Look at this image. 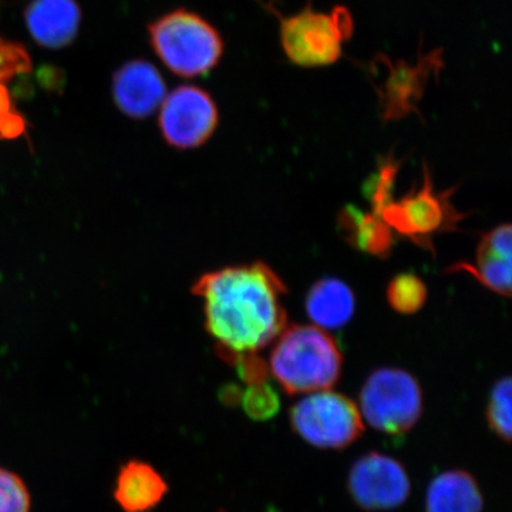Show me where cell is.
Segmentation results:
<instances>
[{
  "instance_id": "6da1fadb",
  "label": "cell",
  "mask_w": 512,
  "mask_h": 512,
  "mask_svg": "<svg viewBox=\"0 0 512 512\" xmlns=\"http://www.w3.org/2000/svg\"><path fill=\"white\" fill-rule=\"evenodd\" d=\"M192 291L204 301L205 328L232 365L256 356L285 330L288 289L264 262L202 275Z\"/></svg>"
},
{
  "instance_id": "7a4b0ae2",
  "label": "cell",
  "mask_w": 512,
  "mask_h": 512,
  "mask_svg": "<svg viewBox=\"0 0 512 512\" xmlns=\"http://www.w3.org/2000/svg\"><path fill=\"white\" fill-rule=\"evenodd\" d=\"M269 370L288 394L322 392L335 386L343 356L335 339L318 326H292L276 339Z\"/></svg>"
},
{
  "instance_id": "3957f363",
  "label": "cell",
  "mask_w": 512,
  "mask_h": 512,
  "mask_svg": "<svg viewBox=\"0 0 512 512\" xmlns=\"http://www.w3.org/2000/svg\"><path fill=\"white\" fill-rule=\"evenodd\" d=\"M150 42L165 66L183 77L210 73L224 55V40L197 13L174 10L151 23Z\"/></svg>"
},
{
  "instance_id": "277c9868",
  "label": "cell",
  "mask_w": 512,
  "mask_h": 512,
  "mask_svg": "<svg viewBox=\"0 0 512 512\" xmlns=\"http://www.w3.org/2000/svg\"><path fill=\"white\" fill-rule=\"evenodd\" d=\"M352 35L353 18L343 6L330 13L306 6L281 23V45L286 57L296 66L308 69L338 62L343 45Z\"/></svg>"
},
{
  "instance_id": "5b68a950",
  "label": "cell",
  "mask_w": 512,
  "mask_h": 512,
  "mask_svg": "<svg viewBox=\"0 0 512 512\" xmlns=\"http://www.w3.org/2000/svg\"><path fill=\"white\" fill-rule=\"evenodd\" d=\"M360 410L373 429L386 434L406 433L423 412L420 384L402 369L376 370L360 392Z\"/></svg>"
},
{
  "instance_id": "8992f818",
  "label": "cell",
  "mask_w": 512,
  "mask_h": 512,
  "mask_svg": "<svg viewBox=\"0 0 512 512\" xmlns=\"http://www.w3.org/2000/svg\"><path fill=\"white\" fill-rule=\"evenodd\" d=\"M293 429L312 446L348 447L363 433L362 414L343 394L322 390L308 394L292 407Z\"/></svg>"
},
{
  "instance_id": "52a82bcc",
  "label": "cell",
  "mask_w": 512,
  "mask_h": 512,
  "mask_svg": "<svg viewBox=\"0 0 512 512\" xmlns=\"http://www.w3.org/2000/svg\"><path fill=\"white\" fill-rule=\"evenodd\" d=\"M450 192H437L429 170L419 190H413L400 201H392L379 217L392 231L410 239L421 248L433 249L434 235L456 228L464 215L458 214L450 201Z\"/></svg>"
},
{
  "instance_id": "ba28073f",
  "label": "cell",
  "mask_w": 512,
  "mask_h": 512,
  "mask_svg": "<svg viewBox=\"0 0 512 512\" xmlns=\"http://www.w3.org/2000/svg\"><path fill=\"white\" fill-rule=\"evenodd\" d=\"M217 126V106L210 94L200 87H177L161 104L160 127L171 146L200 147Z\"/></svg>"
},
{
  "instance_id": "9c48e42d",
  "label": "cell",
  "mask_w": 512,
  "mask_h": 512,
  "mask_svg": "<svg viewBox=\"0 0 512 512\" xmlns=\"http://www.w3.org/2000/svg\"><path fill=\"white\" fill-rule=\"evenodd\" d=\"M349 491L369 511L394 510L407 500L410 480L399 461L379 453L366 454L353 464Z\"/></svg>"
},
{
  "instance_id": "30bf717a",
  "label": "cell",
  "mask_w": 512,
  "mask_h": 512,
  "mask_svg": "<svg viewBox=\"0 0 512 512\" xmlns=\"http://www.w3.org/2000/svg\"><path fill=\"white\" fill-rule=\"evenodd\" d=\"M113 96L124 114L133 119H146L163 104L167 87L154 64L130 60L114 73Z\"/></svg>"
},
{
  "instance_id": "8fae6325",
  "label": "cell",
  "mask_w": 512,
  "mask_h": 512,
  "mask_svg": "<svg viewBox=\"0 0 512 512\" xmlns=\"http://www.w3.org/2000/svg\"><path fill=\"white\" fill-rule=\"evenodd\" d=\"M25 22L37 45L63 49L79 33L82 9L76 0H32L25 9Z\"/></svg>"
},
{
  "instance_id": "7c38bea8",
  "label": "cell",
  "mask_w": 512,
  "mask_h": 512,
  "mask_svg": "<svg viewBox=\"0 0 512 512\" xmlns=\"http://www.w3.org/2000/svg\"><path fill=\"white\" fill-rule=\"evenodd\" d=\"M168 487L156 468L144 461H128L117 477L114 498L126 512H148L157 507Z\"/></svg>"
},
{
  "instance_id": "4fadbf2b",
  "label": "cell",
  "mask_w": 512,
  "mask_h": 512,
  "mask_svg": "<svg viewBox=\"0 0 512 512\" xmlns=\"http://www.w3.org/2000/svg\"><path fill=\"white\" fill-rule=\"evenodd\" d=\"M356 301L352 289L335 278L320 279L306 298V312L318 328H343L355 315Z\"/></svg>"
},
{
  "instance_id": "5bb4252c",
  "label": "cell",
  "mask_w": 512,
  "mask_h": 512,
  "mask_svg": "<svg viewBox=\"0 0 512 512\" xmlns=\"http://www.w3.org/2000/svg\"><path fill=\"white\" fill-rule=\"evenodd\" d=\"M483 507L480 488L466 471H446L434 478L427 490V512H481Z\"/></svg>"
},
{
  "instance_id": "9a60e30c",
  "label": "cell",
  "mask_w": 512,
  "mask_h": 512,
  "mask_svg": "<svg viewBox=\"0 0 512 512\" xmlns=\"http://www.w3.org/2000/svg\"><path fill=\"white\" fill-rule=\"evenodd\" d=\"M338 225L342 237L357 251L379 258H387L393 248V231L376 214H367L348 205L339 214Z\"/></svg>"
},
{
  "instance_id": "2e32d148",
  "label": "cell",
  "mask_w": 512,
  "mask_h": 512,
  "mask_svg": "<svg viewBox=\"0 0 512 512\" xmlns=\"http://www.w3.org/2000/svg\"><path fill=\"white\" fill-rule=\"evenodd\" d=\"M429 69L430 66L423 69L421 63L419 67H393L383 96L387 120L399 119L414 110L427 83Z\"/></svg>"
},
{
  "instance_id": "e0dca14e",
  "label": "cell",
  "mask_w": 512,
  "mask_h": 512,
  "mask_svg": "<svg viewBox=\"0 0 512 512\" xmlns=\"http://www.w3.org/2000/svg\"><path fill=\"white\" fill-rule=\"evenodd\" d=\"M511 262V259H503L483 251V249H477L476 264L460 262V264L454 265L450 271L466 272V274L474 276L485 288L508 298L511 295L512 285Z\"/></svg>"
},
{
  "instance_id": "ac0fdd59",
  "label": "cell",
  "mask_w": 512,
  "mask_h": 512,
  "mask_svg": "<svg viewBox=\"0 0 512 512\" xmlns=\"http://www.w3.org/2000/svg\"><path fill=\"white\" fill-rule=\"evenodd\" d=\"M427 299V288L419 276L397 275L387 288V301L394 311L412 315L423 308Z\"/></svg>"
},
{
  "instance_id": "d6986e66",
  "label": "cell",
  "mask_w": 512,
  "mask_h": 512,
  "mask_svg": "<svg viewBox=\"0 0 512 512\" xmlns=\"http://www.w3.org/2000/svg\"><path fill=\"white\" fill-rule=\"evenodd\" d=\"M399 168L400 163L397 158L393 156L383 158L377 165L375 173L366 181L365 197L372 204L373 214L380 215V212L393 201V188Z\"/></svg>"
},
{
  "instance_id": "ffe728a7",
  "label": "cell",
  "mask_w": 512,
  "mask_h": 512,
  "mask_svg": "<svg viewBox=\"0 0 512 512\" xmlns=\"http://www.w3.org/2000/svg\"><path fill=\"white\" fill-rule=\"evenodd\" d=\"M511 389L510 377L498 380L490 394L487 409V419L491 430L505 443L511 441Z\"/></svg>"
},
{
  "instance_id": "44dd1931",
  "label": "cell",
  "mask_w": 512,
  "mask_h": 512,
  "mask_svg": "<svg viewBox=\"0 0 512 512\" xmlns=\"http://www.w3.org/2000/svg\"><path fill=\"white\" fill-rule=\"evenodd\" d=\"M242 406L249 417L264 421L278 413L279 397L268 380L252 383L242 396Z\"/></svg>"
},
{
  "instance_id": "7402d4cb",
  "label": "cell",
  "mask_w": 512,
  "mask_h": 512,
  "mask_svg": "<svg viewBox=\"0 0 512 512\" xmlns=\"http://www.w3.org/2000/svg\"><path fill=\"white\" fill-rule=\"evenodd\" d=\"M30 494L22 478L0 467V512H30Z\"/></svg>"
},
{
  "instance_id": "603a6c76",
  "label": "cell",
  "mask_w": 512,
  "mask_h": 512,
  "mask_svg": "<svg viewBox=\"0 0 512 512\" xmlns=\"http://www.w3.org/2000/svg\"><path fill=\"white\" fill-rule=\"evenodd\" d=\"M30 66L25 47L0 37V84L8 83L18 74L28 73Z\"/></svg>"
},
{
  "instance_id": "cb8c5ba5",
  "label": "cell",
  "mask_w": 512,
  "mask_h": 512,
  "mask_svg": "<svg viewBox=\"0 0 512 512\" xmlns=\"http://www.w3.org/2000/svg\"><path fill=\"white\" fill-rule=\"evenodd\" d=\"M511 241V225L505 224L494 228L493 231L487 232L481 238L478 249H483V251L490 252V254L500 256L503 259H511L512 261Z\"/></svg>"
}]
</instances>
